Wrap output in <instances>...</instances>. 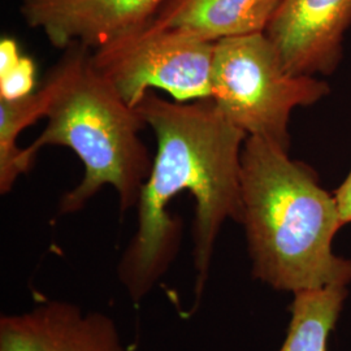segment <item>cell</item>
<instances>
[{"label": "cell", "mask_w": 351, "mask_h": 351, "mask_svg": "<svg viewBox=\"0 0 351 351\" xmlns=\"http://www.w3.org/2000/svg\"><path fill=\"white\" fill-rule=\"evenodd\" d=\"M136 108L156 137V154L136 207L137 229L117 264V280L139 306L167 275L182 239L181 221L168 206L188 191L195 201L191 258L197 310L220 230L228 220L239 221L242 149L247 136L213 99L167 101L149 90Z\"/></svg>", "instance_id": "6da1fadb"}, {"label": "cell", "mask_w": 351, "mask_h": 351, "mask_svg": "<svg viewBox=\"0 0 351 351\" xmlns=\"http://www.w3.org/2000/svg\"><path fill=\"white\" fill-rule=\"evenodd\" d=\"M289 150L259 137L242 149L241 216L251 276L276 291L348 287L351 259L333 251L342 228L335 194Z\"/></svg>", "instance_id": "7a4b0ae2"}, {"label": "cell", "mask_w": 351, "mask_h": 351, "mask_svg": "<svg viewBox=\"0 0 351 351\" xmlns=\"http://www.w3.org/2000/svg\"><path fill=\"white\" fill-rule=\"evenodd\" d=\"M42 88L47 95V125L24 149L30 169L46 146H64L84 164L78 185L64 193L59 215L82 211L104 186H112L121 213L136 208L152 162L139 137L146 126L137 108L129 106L91 63V50L66 49Z\"/></svg>", "instance_id": "3957f363"}, {"label": "cell", "mask_w": 351, "mask_h": 351, "mask_svg": "<svg viewBox=\"0 0 351 351\" xmlns=\"http://www.w3.org/2000/svg\"><path fill=\"white\" fill-rule=\"evenodd\" d=\"M328 93L324 81L290 73L265 33L215 42L211 99L247 137L267 139L289 150L291 112Z\"/></svg>", "instance_id": "277c9868"}, {"label": "cell", "mask_w": 351, "mask_h": 351, "mask_svg": "<svg viewBox=\"0 0 351 351\" xmlns=\"http://www.w3.org/2000/svg\"><path fill=\"white\" fill-rule=\"evenodd\" d=\"M213 52L215 42L147 25L91 51V63L136 108L152 88L181 103L211 99Z\"/></svg>", "instance_id": "5b68a950"}, {"label": "cell", "mask_w": 351, "mask_h": 351, "mask_svg": "<svg viewBox=\"0 0 351 351\" xmlns=\"http://www.w3.org/2000/svg\"><path fill=\"white\" fill-rule=\"evenodd\" d=\"M165 0H21L26 24L39 29L55 49L72 45L94 51L137 33Z\"/></svg>", "instance_id": "8992f818"}, {"label": "cell", "mask_w": 351, "mask_h": 351, "mask_svg": "<svg viewBox=\"0 0 351 351\" xmlns=\"http://www.w3.org/2000/svg\"><path fill=\"white\" fill-rule=\"evenodd\" d=\"M0 351H128L112 317L73 302L46 300L0 316Z\"/></svg>", "instance_id": "52a82bcc"}, {"label": "cell", "mask_w": 351, "mask_h": 351, "mask_svg": "<svg viewBox=\"0 0 351 351\" xmlns=\"http://www.w3.org/2000/svg\"><path fill=\"white\" fill-rule=\"evenodd\" d=\"M351 0H281L265 34L293 75H329L342 56Z\"/></svg>", "instance_id": "ba28073f"}, {"label": "cell", "mask_w": 351, "mask_h": 351, "mask_svg": "<svg viewBox=\"0 0 351 351\" xmlns=\"http://www.w3.org/2000/svg\"><path fill=\"white\" fill-rule=\"evenodd\" d=\"M281 0H165L149 25L208 42L264 33Z\"/></svg>", "instance_id": "9c48e42d"}, {"label": "cell", "mask_w": 351, "mask_h": 351, "mask_svg": "<svg viewBox=\"0 0 351 351\" xmlns=\"http://www.w3.org/2000/svg\"><path fill=\"white\" fill-rule=\"evenodd\" d=\"M349 295L348 287L302 290L293 294L287 336L277 351H328Z\"/></svg>", "instance_id": "30bf717a"}, {"label": "cell", "mask_w": 351, "mask_h": 351, "mask_svg": "<svg viewBox=\"0 0 351 351\" xmlns=\"http://www.w3.org/2000/svg\"><path fill=\"white\" fill-rule=\"evenodd\" d=\"M47 95L40 88L20 99H0V193L12 190L20 176L29 172L24 162V147L17 139L27 126L45 117Z\"/></svg>", "instance_id": "8fae6325"}, {"label": "cell", "mask_w": 351, "mask_h": 351, "mask_svg": "<svg viewBox=\"0 0 351 351\" xmlns=\"http://www.w3.org/2000/svg\"><path fill=\"white\" fill-rule=\"evenodd\" d=\"M36 65L34 62L21 56L19 63L4 75H0V99H20L34 93Z\"/></svg>", "instance_id": "7c38bea8"}, {"label": "cell", "mask_w": 351, "mask_h": 351, "mask_svg": "<svg viewBox=\"0 0 351 351\" xmlns=\"http://www.w3.org/2000/svg\"><path fill=\"white\" fill-rule=\"evenodd\" d=\"M21 53L17 42L10 37L1 38L0 40V75L8 73L19 60Z\"/></svg>", "instance_id": "4fadbf2b"}, {"label": "cell", "mask_w": 351, "mask_h": 351, "mask_svg": "<svg viewBox=\"0 0 351 351\" xmlns=\"http://www.w3.org/2000/svg\"><path fill=\"white\" fill-rule=\"evenodd\" d=\"M336 197V201L339 204V215L342 224H350L351 223V168L349 175L343 180V182L339 185V188L333 193Z\"/></svg>", "instance_id": "5bb4252c"}]
</instances>
